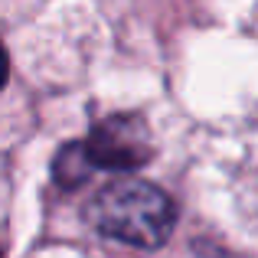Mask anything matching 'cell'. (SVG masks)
<instances>
[{"label": "cell", "instance_id": "1", "mask_svg": "<svg viewBox=\"0 0 258 258\" xmlns=\"http://www.w3.org/2000/svg\"><path fill=\"white\" fill-rule=\"evenodd\" d=\"M88 219L108 239H118L134 248H157L170 239L176 226V209L160 186L121 176L95 193Z\"/></svg>", "mask_w": 258, "mask_h": 258}, {"label": "cell", "instance_id": "2", "mask_svg": "<svg viewBox=\"0 0 258 258\" xmlns=\"http://www.w3.org/2000/svg\"><path fill=\"white\" fill-rule=\"evenodd\" d=\"M82 151L92 170L124 173V170H138L151 160L154 141L138 114H111L88 131V138L82 141Z\"/></svg>", "mask_w": 258, "mask_h": 258}, {"label": "cell", "instance_id": "3", "mask_svg": "<svg viewBox=\"0 0 258 258\" xmlns=\"http://www.w3.org/2000/svg\"><path fill=\"white\" fill-rule=\"evenodd\" d=\"M92 173H95V170H92V164L85 160L82 141H79V144L62 147V151H59V157H56V164H52V176H56V180L62 183L66 189H72V186H79V183H85Z\"/></svg>", "mask_w": 258, "mask_h": 258}]
</instances>
